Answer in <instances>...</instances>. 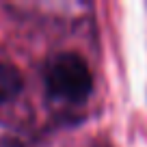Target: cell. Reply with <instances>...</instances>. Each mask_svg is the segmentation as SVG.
<instances>
[{
  "label": "cell",
  "instance_id": "obj_2",
  "mask_svg": "<svg viewBox=\"0 0 147 147\" xmlns=\"http://www.w3.org/2000/svg\"><path fill=\"white\" fill-rule=\"evenodd\" d=\"M22 87H24V80L20 69L13 67L11 63L0 61V102H9L13 97H18Z\"/></svg>",
  "mask_w": 147,
  "mask_h": 147
},
{
  "label": "cell",
  "instance_id": "obj_1",
  "mask_svg": "<svg viewBox=\"0 0 147 147\" xmlns=\"http://www.w3.org/2000/svg\"><path fill=\"white\" fill-rule=\"evenodd\" d=\"M46 87L54 97L84 102L93 91V76L82 56L65 52L50 61L46 69Z\"/></svg>",
  "mask_w": 147,
  "mask_h": 147
}]
</instances>
